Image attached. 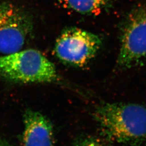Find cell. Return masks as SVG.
<instances>
[{"mask_svg": "<svg viewBox=\"0 0 146 146\" xmlns=\"http://www.w3.org/2000/svg\"><path fill=\"white\" fill-rule=\"evenodd\" d=\"M24 146H53L54 133L50 122L40 113L27 110L24 116Z\"/></svg>", "mask_w": 146, "mask_h": 146, "instance_id": "8992f818", "label": "cell"}, {"mask_svg": "<svg viewBox=\"0 0 146 146\" xmlns=\"http://www.w3.org/2000/svg\"><path fill=\"white\" fill-rule=\"evenodd\" d=\"M0 76L22 83L52 82L58 78L54 63L33 49L0 56Z\"/></svg>", "mask_w": 146, "mask_h": 146, "instance_id": "7a4b0ae2", "label": "cell"}, {"mask_svg": "<svg viewBox=\"0 0 146 146\" xmlns=\"http://www.w3.org/2000/svg\"><path fill=\"white\" fill-rule=\"evenodd\" d=\"M0 146H9L5 141H2L1 139H0Z\"/></svg>", "mask_w": 146, "mask_h": 146, "instance_id": "9c48e42d", "label": "cell"}, {"mask_svg": "<svg viewBox=\"0 0 146 146\" xmlns=\"http://www.w3.org/2000/svg\"><path fill=\"white\" fill-rule=\"evenodd\" d=\"M33 29L31 16L10 2L0 3V53L21 50Z\"/></svg>", "mask_w": 146, "mask_h": 146, "instance_id": "277c9868", "label": "cell"}, {"mask_svg": "<svg viewBox=\"0 0 146 146\" xmlns=\"http://www.w3.org/2000/svg\"><path fill=\"white\" fill-rule=\"evenodd\" d=\"M146 56V5L134 8L128 15L121 35L117 63L128 68Z\"/></svg>", "mask_w": 146, "mask_h": 146, "instance_id": "5b68a950", "label": "cell"}, {"mask_svg": "<svg viewBox=\"0 0 146 146\" xmlns=\"http://www.w3.org/2000/svg\"><path fill=\"white\" fill-rule=\"evenodd\" d=\"M107 0H61L68 8L82 14H95L101 11Z\"/></svg>", "mask_w": 146, "mask_h": 146, "instance_id": "52a82bcc", "label": "cell"}, {"mask_svg": "<svg viewBox=\"0 0 146 146\" xmlns=\"http://www.w3.org/2000/svg\"><path fill=\"white\" fill-rule=\"evenodd\" d=\"M94 116L102 133L110 141L136 143L146 139V107L142 105L105 104L97 108Z\"/></svg>", "mask_w": 146, "mask_h": 146, "instance_id": "6da1fadb", "label": "cell"}, {"mask_svg": "<svg viewBox=\"0 0 146 146\" xmlns=\"http://www.w3.org/2000/svg\"><path fill=\"white\" fill-rule=\"evenodd\" d=\"M102 45L98 35L84 29L71 27L64 30L55 44L56 55L62 62L82 67L96 56Z\"/></svg>", "mask_w": 146, "mask_h": 146, "instance_id": "3957f363", "label": "cell"}, {"mask_svg": "<svg viewBox=\"0 0 146 146\" xmlns=\"http://www.w3.org/2000/svg\"><path fill=\"white\" fill-rule=\"evenodd\" d=\"M75 146H104L101 141L95 138H88L79 142Z\"/></svg>", "mask_w": 146, "mask_h": 146, "instance_id": "ba28073f", "label": "cell"}]
</instances>
